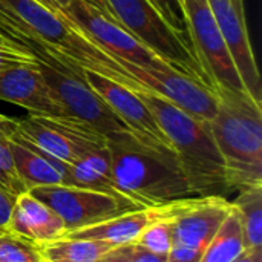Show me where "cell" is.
I'll use <instances>...</instances> for the list:
<instances>
[{"label": "cell", "instance_id": "6da1fadb", "mask_svg": "<svg viewBox=\"0 0 262 262\" xmlns=\"http://www.w3.org/2000/svg\"><path fill=\"white\" fill-rule=\"evenodd\" d=\"M0 35L20 46L43 48L78 75L89 69L132 91H147L117 58L88 40L66 15L37 0H0Z\"/></svg>", "mask_w": 262, "mask_h": 262}, {"label": "cell", "instance_id": "7a4b0ae2", "mask_svg": "<svg viewBox=\"0 0 262 262\" xmlns=\"http://www.w3.org/2000/svg\"><path fill=\"white\" fill-rule=\"evenodd\" d=\"M106 144L117 184L138 206L157 207L195 196L173 149L146 144L130 130L107 135Z\"/></svg>", "mask_w": 262, "mask_h": 262}, {"label": "cell", "instance_id": "3957f363", "mask_svg": "<svg viewBox=\"0 0 262 262\" xmlns=\"http://www.w3.org/2000/svg\"><path fill=\"white\" fill-rule=\"evenodd\" d=\"M218 111L209 121L224 160L229 189L262 187V103L249 92L215 89Z\"/></svg>", "mask_w": 262, "mask_h": 262}, {"label": "cell", "instance_id": "277c9868", "mask_svg": "<svg viewBox=\"0 0 262 262\" xmlns=\"http://www.w3.org/2000/svg\"><path fill=\"white\" fill-rule=\"evenodd\" d=\"M175 150L195 196H221L229 192L224 160L206 121L196 120L166 98L138 91Z\"/></svg>", "mask_w": 262, "mask_h": 262}, {"label": "cell", "instance_id": "5b68a950", "mask_svg": "<svg viewBox=\"0 0 262 262\" xmlns=\"http://www.w3.org/2000/svg\"><path fill=\"white\" fill-rule=\"evenodd\" d=\"M114 20L175 71L206 84L192 48L173 31L149 0H106ZM210 86V84H209ZM212 88V86H210Z\"/></svg>", "mask_w": 262, "mask_h": 262}, {"label": "cell", "instance_id": "8992f818", "mask_svg": "<svg viewBox=\"0 0 262 262\" xmlns=\"http://www.w3.org/2000/svg\"><path fill=\"white\" fill-rule=\"evenodd\" d=\"M26 49L34 55L38 71L66 117L88 124L104 137L129 130L106 101L86 83L83 75H78L38 46H28Z\"/></svg>", "mask_w": 262, "mask_h": 262}, {"label": "cell", "instance_id": "52a82bcc", "mask_svg": "<svg viewBox=\"0 0 262 262\" xmlns=\"http://www.w3.org/2000/svg\"><path fill=\"white\" fill-rule=\"evenodd\" d=\"M183 8L190 45L207 83L213 89L244 92V83L207 0H183Z\"/></svg>", "mask_w": 262, "mask_h": 262}, {"label": "cell", "instance_id": "ba28073f", "mask_svg": "<svg viewBox=\"0 0 262 262\" xmlns=\"http://www.w3.org/2000/svg\"><path fill=\"white\" fill-rule=\"evenodd\" d=\"M15 135L68 164L106 146L104 135L71 117L29 114L25 118H17Z\"/></svg>", "mask_w": 262, "mask_h": 262}, {"label": "cell", "instance_id": "9c48e42d", "mask_svg": "<svg viewBox=\"0 0 262 262\" xmlns=\"http://www.w3.org/2000/svg\"><path fill=\"white\" fill-rule=\"evenodd\" d=\"M64 15L100 49L117 58L120 63H130L146 69H173L141 41L132 37L121 25L103 15L86 0H71Z\"/></svg>", "mask_w": 262, "mask_h": 262}, {"label": "cell", "instance_id": "30bf717a", "mask_svg": "<svg viewBox=\"0 0 262 262\" xmlns=\"http://www.w3.org/2000/svg\"><path fill=\"white\" fill-rule=\"evenodd\" d=\"M28 192L51 207L63 220L68 232L94 226L132 210L144 209L143 206L109 193L64 184L34 187Z\"/></svg>", "mask_w": 262, "mask_h": 262}, {"label": "cell", "instance_id": "8fae6325", "mask_svg": "<svg viewBox=\"0 0 262 262\" xmlns=\"http://www.w3.org/2000/svg\"><path fill=\"white\" fill-rule=\"evenodd\" d=\"M232 203L223 196H195L173 220L166 262H200L226 220Z\"/></svg>", "mask_w": 262, "mask_h": 262}, {"label": "cell", "instance_id": "7c38bea8", "mask_svg": "<svg viewBox=\"0 0 262 262\" xmlns=\"http://www.w3.org/2000/svg\"><path fill=\"white\" fill-rule=\"evenodd\" d=\"M149 92H154L183 112L201 121H212L218 111V95L209 84L175 69L157 71L121 63Z\"/></svg>", "mask_w": 262, "mask_h": 262}, {"label": "cell", "instance_id": "4fadbf2b", "mask_svg": "<svg viewBox=\"0 0 262 262\" xmlns=\"http://www.w3.org/2000/svg\"><path fill=\"white\" fill-rule=\"evenodd\" d=\"M83 78L138 140L150 146L172 149L170 141L137 91L89 69H83Z\"/></svg>", "mask_w": 262, "mask_h": 262}, {"label": "cell", "instance_id": "5bb4252c", "mask_svg": "<svg viewBox=\"0 0 262 262\" xmlns=\"http://www.w3.org/2000/svg\"><path fill=\"white\" fill-rule=\"evenodd\" d=\"M246 91L262 103L259 69L252 49L243 0H207Z\"/></svg>", "mask_w": 262, "mask_h": 262}, {"label": "cell", "instance_id": "9a60e30c", "mask_svg": "<svg viewBox=\"0 0 262 262\" xmlns=\"http://www.w3.org/2000/svg\"><path fill=\"white\" fill-rule=\"evenodd\" d=\"M193 198L173 201L164 206L132 210V212L118 215L115 218L106 220L94 226L71 230L64 235V238L66 239H95V241H104L114 246L134 244L154 224L163 220L177 216L180 212H183Z\"/></svg>", "mask_w": 262, "mask_h": 262}, {"label": "cell", "instance_id": "2e32d148", "mask_svg": "<svg viewBox=\"0 0 262 262\" xmlns=\"http://www.w3.org/2000/svg\"><path fill=\"white\" fill-rule=\"evenodd\" d=\"M0 101L17 104L31 115L66 117L35 63H21L0 71Z\"/></svg>", "mask_w": 262, "mask_h": 262}, {"label": "cell", "instance_id": "e0dca14e", "mask_svg": "<svg viewBox=\"0 0 262 262\" xmlns=\"http://www.w3.org/2000/svg\"><path fill=\"white\" fill-rule=\"evenodd\" d=\"M5 229L35 246L61 239L68 232L63 220L29 192L15 198Z\"/></svg>", "mask_w": 262, "mask_h": 262}, {"label": "cell", "instance_id": "ac0fdd59", "mask_svg": "<svg viewBox=\"0 0 262 262\" xmlns=\"http://www.w3.org/2000/svg\"><path fill=\"white\" fill-rule=\"evenodd\" d=\"M9 147L17 167L28 190L41 186L63 184L69 164L63 163L43 150L37 149L31 143L14 135L9 138Z\"/></svg>", "mask_w": 262, "mask_h": 262}, {"label": "cell", "instance_id": "d6986e66", "mask_svg": "<svg viewBox=\"0 0 262 262\" xmlns=\"http://www.w3.org/2000/svg\"><path fill=\"white\" fill-rule=\"evenodd\" d=\"M63 184L91 189V190L109 193L112 196L130 201L124 195V192L120 189V186L117 184V181L114 178L107 144L101 149H97V150L84 155L77 163L69 164V169H68Z\"/></svg>", "mask_w": 262, "mask_h": 262}, {"label": "cell", "instance_id": "ffe728a7", "mask_svg": "<svg viewBox=\"0 0 262 262\" xmlns=\"http://www.w3.org/2000/svg\"><path fill=\"white\" fill-rule=\"evenodd\" d=\"M244 250L246 246L241 216L232 204L226 220L209 243L200 262H233Z\"/></svg>", "mask_w": 262, "mask_h": 262}, {"label": "cell", "instance_id": "44dd1931", "mask_svg": "<svg viewBox=\"0 0 262 262\" xmlns=\"http://www.w3.org/2000/svg\"><path fill=\"white\" fill-rule=\"evenodd\" d=\"M118 246L95 239H57L38 246L43 262H95Z\"/></svg>", "mask_w": 262, "mask_h": 262}, {"label": "cell", "instance_id": "7402d4cb", "mask_svg": "<svg viewBox=\"0 0 262 262\" xmlns=\"http://www.w3.org/2000/svg\"><path fill=\"white\" fill-rule=\"evenodd\" d=\"M232 204L241 216L246 250L262 249V187L241 190Z\"/></svg>", "mask_w": 262, "mask_h": 262}, {"label": "cell", "instance_id": "603a6c76", "mask_svg": "<svg viewBox=\"0 0 262 262\" xmlns=\"http://www.w3.org/2000/svg\"><path fill=\"white\" fill-rule=\"evenodd\" d=\"M0 262H43L38 246L0 229Z\"/></svg>", "mask_w": 262, "mask_h": 262}, {"label": "cell", "instance_id": "cb8c5ba5", "mask_svg": "<svg viewBox=\"0 0 262 262\" xmlns=\"http://www.w3.org/2000/svg\"><path fill=\"white\" fill-rule=\"evenodd\" d=\"M0 192L12 200L28 192V187L17 172L9 147V138H0Z\"/></svg>", "mask_w": 262, "mask_h": 262}, {"label": "cell", "instance_id": "d4e9b609", "mask_svg": "<svg viewBox=\"0 0 262 262\" xmlns=\"http://www.w3.org/2000/svg\"><path fill=\"white\" fill-rule=\"evenodd\" d=\"M192 203V201H190ZM181 213V212H180ZM178 213V215H180ZM177 215V216H178ZM177 216L163 220L157 224H154L152 227H149L137 241V244L146 247L147 250H150L152 253L157 255H166L169 252L170 247V236H172V227H173V220Z\"/></svg>", "mask_w": 262, "mask_h": 262}, {"label": "cell", "instance_id": "484cf974", "mask_svg": "<svg viewBox=\"0 0 262 262\" xmlns=\"http://www.w3.org/2000/svg\"><path fill=\"white\" fill-rule=\"evenodd\" d=\"M152 6L160 12V15L167 21V25L178 32V35L192 48L189 38L187 18L181 0H149ZM193 51V49H192Z\"/></svg>", "mask_w": 262, "mask_h": 262}, {"label": "cell", "instance_id": "4316f807", "mask_svg": "<svg viewBox=\"0 0 262 262\" xmlns=\"http://www.w3.org/2000/svg\"><path fill=\"white\" fill-rule=\"evenodd\" d=\"M21 63H35L34 55L23 46L12 43L11 40L0 35V71Z\"/></svg>", "mask_w": 262, "mask_h": 262}, {"label": "cell", "instance_id": "83f0119b", "mask_svg": "<svg viewBox=\"0 0 262 262\" xmlns=\"http://www.w3.org/2000/svg\"><path fill=\"white\" fill-rule=\"evenodd\" d=\"M129 262H166V255L152 253L146 247L134 243L130 247V261Z\"/></svg>", "mask_w": 262, "mask_h": 262}, {"label": "cell", "instance_id": "f1b7e54d", "mask_svg": "<svg viewBox=\"0 0 262 262\" xmlns=\"http://www.w3.org/2000/svg\"><path fill=\"white\" fill-rule=\"evenodd\" d=\"M130 247L132 244L118 246L95 262H129L130 261Z\"/></svg>", "mask_w": 262, "mask_h": 262}, {"label": "cell", "instance_id": "f546056e", "mask_svg": "<svg viewBox=\"0 0 262 262\" xmlns=\"http://www.w3.org/2000/svg\"><path fill=\"white\" fill-rule=\"evenodd\" d=\"M17 132V118L0 114V138H11Z\"/></svg>", "mask_w": 262, "mask_h": 262}, {"label": "cell", "instance_id": "4dcf8cb0", "mask_svg": "<svg viewBox=\"0 0 262 262\" xmlns=\"http://www.w3.org/2000/svg\"><path fill=\"white\" fill-rule=\"evenodd\" d=\"M14 201L15 200H12L11 196H8L3 192H0V229H5L6 227Z\"/></svg>", "mask_w": 262, "mask_h": 262}, {"label": "cell", "instance_id": "1f68e13d", "mask_svg": "<svg viewBox=\"0 0 262 262\" xmlns=\"http://www.w3.org/2000/svg\"><path fill=\"white\" fill-rule=\"evenodd\" d=\"M233 262H262V249L244 250Z\"/></svg>", "mask_w": 262, "mask_h": 262}, {"label": "cell", "instance_id": "d6a6232c", "mask_svg": "<svg viewBox=\"0 0 262 262\" xmlns=\"http://www.w3.org/2000/svg\"><path fill=\"white\" fill-rule=\"evenodd\" d=\"M86 2H89L92 6H95L103 15H106L107 18H111V20H114V17H112V12H111V9H109V5H107V2L106 0H86ZM115 21V20H114Z\"/></svg>", "mask_w": 262, "mask_h": 262}, {"label": "cell", "instance_id": "836d02e7", "mask_svg": "<svg viewBox=\"0 0 262 262\" xmlns=\"http://www.w3.org/2000/svg\"><path fill=\"white\" fill-rule=\"evenodd\" d=\"M37 2H38V3H41L43 6H46V8H49V9H51V11H54V12H58V14H63V12H61V11L58 9V6H57V5H54V3H52L51 0H37ZM63 15H64V14H63Z\"/></svg>", "mask_w": 262, "mask_h": 262}, {"label": "cell", "instance_id": "e575fe53", "mask_svg": "<svg viewBox=\"0 0 262 262\" xmlns=\"http://www.w3.org/2000/svg\"><path fill=\"white\" fill-rule=\"evenodd\" d=\"M51 2H52L54 5H57V6H58V9L64 14V8L68 6V3H69L71 0H51Z\"/></svg>", "mask_w": 262, "mask_h": 262}, {"label": "cell", "instance_id": "d590c367", "mask_svg": "<svg viewBox=\"0 0 262 262\" xmlns=\"http://www.w3.org/2000/svg\"><path fill=\"white\" fill-rule=\"evenodd\" d=\"M181 3H183V0H181Z\"/></svg>", "mask_w": 262, "mask_h": 262}]
</instances>
